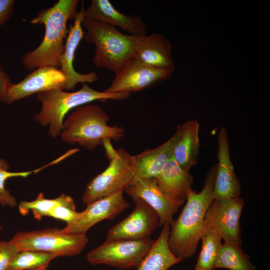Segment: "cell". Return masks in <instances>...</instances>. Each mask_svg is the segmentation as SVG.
I'll return each mask as SVG.
<instances>
[{
    "mask_svg": "<svg viewBox=\"0 0 270 270\" xmlns=\"http://www.w3.org/2000/svg\"><path fill=\"white\" fill-rule=\"evenodd\" d=\"M218 160L213 189L214 200H224L240 196L241 186L230 156L228 134L222 126L218 136Z\"/></svg>",
    "mask_w": 270,
    "mask_h": 270,
    "instance_id": "obj_15",
    "label": "cell"
},
{
    "mask_svg": "<svg viewBox=\"0 0 270 270\" xmlns=\"http://www.w3.org/2000/svg\"><path fill=\"white\" fill-rule=\"evenodd\" d=\"M78 0H58L52 6L41 10L30 21L34 24H43L45 32L41 43L22 58L24 67L34 70L42 66L60 68V58L68 32L67 22L74 18Z\"/></svg>",
    "mask_w": 270,
    "mask_h": 270,
    "instance_id": "obj_2",
    "label": "cell"
},
{
    "mask_svg": "<svg viewBox=\"0 0 270 270\" xmlns=\"http://www.w3.org/2000/svg\"><path fill=\"white\" fill-rule=\"evenodd\" d=\"M201 240L202 249L194 270H214L218 251L222 243V238L213 228L206 227Z\"/></svg>",
    "mask_w": 270,
    "mask_h": 270,
    "instance_id": "obj_25",
    "label": "cell"
},
{
    "mask_svg": "<svg viewBox=\"0 0 270 270\" xmlns=\"http://www.w3.org/2000/svg\"><path fill=\"white\" fill-rule=\"evenodd\" d=\"M134 202L132 212L108 230L107 240L149 238L159 226L158 216L152 207L140 199Z\"/></svg>",
    "mask_w": 270,
    "mask_h": 270,
    "instance_id": "obj_11",
    "label": "cell"
},
{
    "mask_svg": "<svg viewBox=\"0 0 270 270\" xmlns=\"http://www.w3.org/2000/svg\"><path fill=\"white\" fill-rule=\"evenodd\" d=\"M2 229V226L0 225V232H1Z\"/></svg>",
    "mask_w": 270,
    "mask_h": 270,
    "instance_id": "obj_32",
    "label": "cell"
},
{
    "mask_svg": "<svg viewBox=\"0 0 270 270\" xmlns=\"http://www.w3.org/2000/svg\"><path fill=\"white\" fill-rule=\"evenodd\" d=\"M244 206L240 196L214 200L206 214V227L214 229L224 242L241 246L240 218Z\"/></svg>",
    "mask_w": 270,
    "mask_h": 270,
    "instance_id": "obj_10",
    "label": "cell"
},
{
    "mask_svg": "<svg viewBox=\"0 0 270 270\" xmlns=\"http://www.w3.org/2000/svg\"><path fill=\"white\" fill-rule=\"evenodd\" d=\"M230 270H256V267L250 260V256L244 253L240 246L224 242L218 251L214 269Z\"/></svg>",
    "mask_w": 270,
    "mask_h": 270,
    "instance_id": "obj_23",
    "label": "cell"
},
{
    "mask_svg": "<svg viewBox=\"0 0 270 270\" xmlns=\"http://www.w3.org/2000/svg\"><path fill=\"white\" fill-rule=\"evenodd\" d=\"M57 163L58 160L56 159L34 170L13 172L9 171L10 165L8 162L3 158H0V204L2 206L11 208H14L17 204L16 198L11 194L10 192L6 188L5 182L8 179L13 177L25 178L32 174H36L46 167Z\"/></svg>",
    "mask_w": 270,
    "mask_h": 270,
    "instance_id": "obj_27",
    "label": "cell"
},
{
    "mask_svg": "<svg viewBox=\"0 0 270 270\" xmlns=\"http://www.w3.org/2000/svg\"><path fill=\"white\" fill-rule=\"evenodd\" d=\"M10 240L20 251H36L58 257L80 254L88 242L86 234L69 233L58 228L18 232Z\"/></svg>",
    "mask_w": 270,
    "mask_h": 270,
    "instance_id": "obj_6",
    "label": "cell"
},
{
    "mask_svg": "<svg viewBox=\"0 0 270 270\" xmlns=\"http://www.w3.org/2000/svg\"><path fill=\"white\" fill-rule=\"evenodd\" d=\"M133 156L120 148L110 160L108 166L94 177L86 186L82 196L84 204H88L100 198L124 189L134 176Z\"/></svg>",
    "mask_w": 270,
    "mask_h": 270,
    "instance_id": "obj_7",
    "label": "cell"
},
{
    "mask_svg": "<svg viewBox=\"0 0 270 270\" xmlns=\"http://www.w3.org/2000/svg\"><path fill=\"white\" fill-rule=\"evenodd\" d=\"M181 134L175 144L172 157L184 170L190 172L197 163L200 152V124L196 120L180 124Z\"/></svg>",
    "mask_w": 270,
    "mask_h": 270,
    "instance_id": "obj_21",
    "label": "cell"
},
{
    "mask_svg": "<svg viewBox=\"0 0 270 270\" xmlns=\"http://www.w3.org/2000/svg\"><path fill=\"white\" fill-rule=\"evenodd\" d=\"M128 207L123 191L118 192L87 204L86 208L79 212L77 218L64 230L69 233L86 234L94 225L104 220H112Z\"/></svg>",
    "mask_w": 270,
    "mask_h": 270,
    "instance_id": "obj_13",
    "label": "cell"
},
{
    "mask_svg": "<svg viewBox=\"0 0 270 270\" xmlns=\"http://www.w3.org/2000/svg\"><path fill=\"white\" fill-rule=\"evenodd\" d=\"M19 252L16 244L11 240H0V270H7Z\"/></svg>",
    "mask_w": 270,
    "mask_h": 270,
    "instance_id": "obj_28",
    "label": "cell"
},
{
    "mask_svg": "<svg viewBox=\"0 0 270 270\" xmlns=\"http://www.w3.org/2000/svg\"><path fill=\"white\" fill-rule=\"evenodd\" d=\"M134 57L150 66L174 70L172 46L159 33L140 36L135 47Z\"/></svg>",
    "mask_w": 270,
    "mask_h": 270,
    "instance_id": "obj_19",
    "label": "cell"
},
{
    "mask_svg": "<svg viewBox=\"0 0 270 270\" xmlns=\"http://www.w3.org/2000/svg\"><path fill=\"white\" fill-rule=\"evenodd\" d=\"M12 83L10 77L4 70L0 62V102H3L6 90Z\"/></svg>",
    "mask_w": 270,
    "mask_h": 270,
    "instance_id": "obj_31",
    "label": "cell"
},
{
    "mask_svg": "<svg viewBox=\"0 0 270 270\" xmlns=\"http://www.w3.org/2000/svg\"><path fill=\"white\" fill-rule=\"evenodd\" d=\"M131 94H109L90 88L87 84L76 92L52 90L38 93L37 100L41 104L40 112L34 115V120L42 126H48V134L52 138L60 136L65 116L70 110L80 106L99 100H122Z\"/></svg>",
    "mask_w": 270,
    "mask_h": 270,
    "instance_id": "obj_4",
    "label": "cell"
},
{
    "mask_svg": "<svg viewBox=\"0 0 270 270\" xmlns=\"http://www.w3.org/2000/svg\"><path fill=\"white\" fill-rule=\"evenodd\" d=\"M216 164L208 172L200 192L190 189L186 203L176 220L170 224L168 244L172 254L182 260L192 256L206 230L205 216L214 200Z\"/></svg>",
    "mask_w": 270,
    "mask_h": 270,
    "instance_id": "obj_1",
    "label": "cell"
},
{
    "mask_svg": "<svg viewBox=\"0 0 270 270\" xmlns=\"http://www.w3.org/2000/svg\"><path fill=\"white\" fill-rule=\"evenodd\" d=\"M155 179L164 194L180 206L186 201L194 180L190 172L181 168L172 156Z\"/></svg>",
    "mask_w": 270,
    "mask_h": 270,
    "instance_id": "obj_20",
    "label": "cell"
},
{
    "mask_svg": "<svg viewBox=\"0 0 270 270\" xmlns=\"http://www.w3.org/2000/svg\"><path fill=\"white\" fill-rule=\"evenodd\" d=\"M170 230L169 224L163 226L158 238L136 270H168L182 261L170 250L168 244Z\"/></svg>",
    "mask_w": 270,
    "mask_h": 270,
    "instance_id": "obj_22",
    "label": "cell"
},
{
    "mask_svg": "<svg viewBox=\"0 0 270 270\" xmlns=\"http://www.w3.org/2000/svg\"><path fill=\"white\" fill-rule=\"evenodd\" d=\"M180 134V125L174 135L160 146L133 156L134 172L132 181L156 178L172 157Z\"/></svg>",
    "mask_w": 270,
    "mask_h": 270,
    "instance_id": "obj_18",
    "label": "cell"
},
{
    "mask_svg": "<svg viewBox=\"0 0 270 270\" xmlns=\"http://www.w3.org/2000/svg\"><path fill=\"white\" fill-rule=\"evenodd\" d=\"M174 70L148 66L132 57L115 72L110 85L104 92L132 93L154 86L169 78Z\"/></svg>",
    "mask_w": 270,
    "mask_h": 270,
    "instance_id": "obj_9",
    "label": "cell"
},
{
    "mask_svg": "<svg viewBox=\"0 0 270 270\" xmlns=\"http://www.w3.org/2000/svg\"><path fill=\"white\" fill-rule=\"evenodd\" d=\"M84 18L119 27L130 35H146L147 26L140 17L120 12L108 0H92L85 10Z\"/></svg>",
    "mask_w": 270,
    "mask_h": 270,
    "instance_id": "obj_17",
    "label": "cell"
},
{
    "mask_svg": "<svg viewBox=\"0 0 270 270\" xmlns=\"http://www.w3.org/2000/svg\"><path fill=\"white\" fill-rule=\"evenodd\" d=\"M84 38L96 46L92 61L98 68H106L114 73L130 58L140 36L126 34L116 28L100 20L84 18Z\"/></svg>",
    "mask_w": 270,
    "mask_h": 270,
    "instance_id": "obj_5",
    "label": "cell"
},
{
    "mask_svg": "<svg viewBox=\"0 0 270 270\" xmlns=\"http://www.w3.org/2000/svg\"><path fill=\"white\" fill-rule=\"evenodd\" d=\"M79 212L64 206H58L54 208L48 216L62 220L68 224L72 222L78 216Z\"/></svg>",
    "mask_w": 270,
    "mask_h": 270,
    "instance_id": "obj_29",
    "label": "cell"
},
{
    "mask_svg": "<svg viewBox=\"0 0 270 270\" xmlns=\"http://www.w3.org/2000/svg\"><path fill=\"white\" fill-rule=\"evenodd\" d=\"M65 89L66 78L59 68L40 67L32 70L18 83H12L3 102L10 104L35 94Z\"/></svg>",
    "mask_w": 270,
    "mask_h": 270,
    "instance_id": "obj_12",
    "label": "cell"
},
{
    "mask_svg": "<svg viewBox=\"0 0 270 270\" xmlns=\"http://www.w3.org/2000/svg\"><path fill=\"white\" fill-rule=\"evenodd\" d=\"M84 16L85 10L84 2H82L80 10L74 18V22L69 26L64 49L60 58V70L65 76V90L68 92L74 90L79 83H92L98 80V76L95 72L80 74L74 68L75 52L85 33L82 26Z\"/></svg>",
    "mask_w": 270,
    "mask_h": 270,
    "instance_id": "obj_14",
    "label": "cell"
},
{
    "mask_svg": "<svg viewBox=\"0 0 270 270\" xmlns=\"http://www.w3.org/2000/svg\"><path fill=\"white\" fill-rule=\"evenodd\" d=\"M14 4V0H0V26L13 14Z\"/></svg>",
    "mask_w": 270,
    "mask_h": 270,
    "instance_id": "obj_30",
    "label": "cell"
},
{
    "mask_svg": "<svg viewBox=\"0 0 270 270\" xmlns=\"http://www.w3.org/2000/svg\"><path fill=\"white\" fill-rule=\"evenodd\" d=\"M155 240H107L92 250L86 258L92 265L106 264L120 268H137L152 248Z\"/></svg>",
    "mask_w": 270,
    "mask_h": 270,
    "instance_id": "obj_8",
    "label": "cell"
},
{
    "mask_svg": "<svg viewBox=\"0 0 270 270\" xmlns=\"http://www.w3.org/2000/svg\"><path fill=\"white\" fill-rule=\"evenodd\" d=\"M58 256L54 254L32 250L20 251L7 270H46Z\"/></svg>",
    "mask_w": 270,
    "mask_h": 270,
    "instance_id": "obj_26",
    "label": "cell"
},
{
    "mask_svg": "<svg viewBox=\"0 0 270 270\" xmlns=\"http://www.w3.org/2000/svg\"><path fill=\"white\" fill-rule=\"evenodd\" d=\"M110 119L99 106H80L64 120L61 139L66 144H78L88 150L102 145L106 139L118 141L124 136V129L108 126Z\"/></svg>",
    "mask_w": 270,
    "mask_h": 270,
    "instance_id": "obj_3",
    "label": "cell"
},
{
    "mask_svg": "<svg viewBox=\"0 0 270 270\" xmlns=\"http://www.w3.org/2000/svg\"><path fill=\"white\" fill-rule=\"evenodd\" d=\"M124 192L134 201L140 199L152 207L158 216L159 226L170 225L180 207L160 190L155 178L132 180Z\"/></svg>",
    "mask_w": 270,
    "mask_h": 270,
    "instance_id": "obj_16",
    "label": "cell"
},
{
    "mask_svg": "<svg viewBox=\"0 0 270 270\" xmlns=\"http://www.w3.org/2000/svg\"><path fill=\"white\" fill-rule=\"evenodd\" d=\"M64 206L74 210L76 209L73 198L64 193L58 197L52 198H46L42 192H40L37 197L32 201H21L18 204V210L22 216L26 215L30 210L34 218L40 220L42 217L48 216L49 213L56 206Z\"/></svg>",
    "mask_w": 270,
    "mask_h": 270,
    "instance_id": "obj_24",
    "label": "cell"
}]
</instances>
